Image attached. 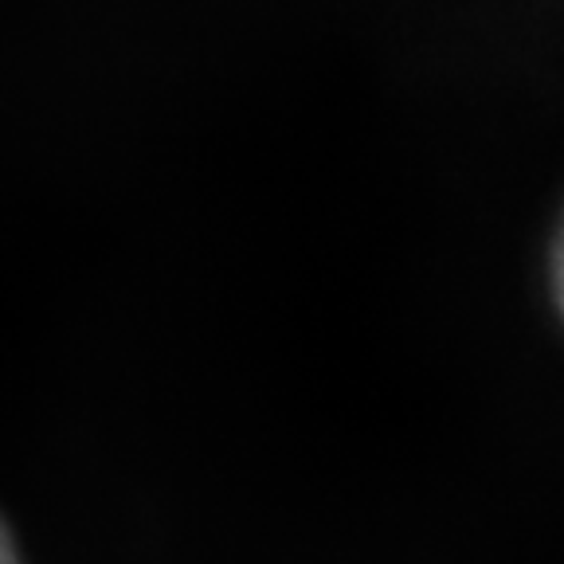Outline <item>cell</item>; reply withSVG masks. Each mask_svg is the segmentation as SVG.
<instances>
[{
    "label": "cell",
    "instance_id": "1",
    "mask_svg": "<svg viewBox=\"0 0 564 564\" xmlns=\"http://www.w3.org/2000/svg\"><path fill=\"white\" fill-rule=\"evenodd\" d=\"M0 564H24V556H20L17 541H12V533L4 525H0Z\"/></svg>",
    "mask_w": 564,
    "mask_h": 564
}]
</instances>
